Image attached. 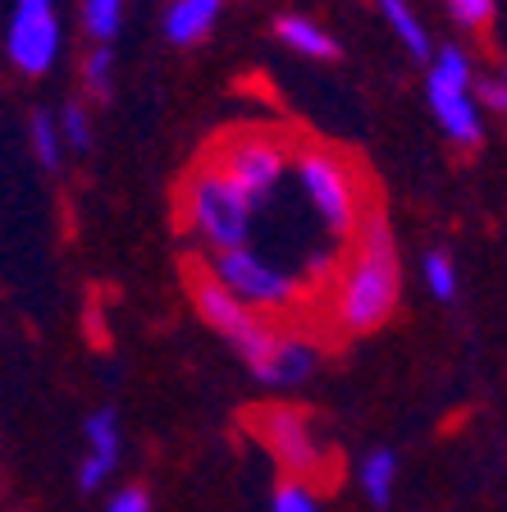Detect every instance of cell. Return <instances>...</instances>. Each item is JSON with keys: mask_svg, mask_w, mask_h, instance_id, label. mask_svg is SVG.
Listing matches in <instances>:
<instances>
[{"mask_svg": "<svg viewBox=\"0 0 507 512\" xmlns=\"http://www.w3.org/2000/svg\"><path fill=\"white\" fill-rule=\"evenodd\" d=\"M398 247H393L389 224L380 215H370L366 229H361V252L352 261V270L343 275V288H338V320L343 330L366 334L380 330L384 320L398 307Z\"/></svg>", "mask_w": 507, "mask_h": 512, "instance_id": "1", "label": "cell"}, {"mask_svg": "<svg viewBox=\"0 0 507 512\" xmlns=\"http://www.w3.org/2000/svg\"><path fill=\"white\" fill-rule=\"evenodd\" d=\"M252 211L243 192L233 188L215 165H201L188 179V220L215 252H229V247H247L252 234Z\"/></svg>", "mask_w": 507, "mask_h": 512, "instance_id": "2", "label": "cell"}, {"mask_svg": "<svg viewBox=\"0 0 507 512\" xmlns=\"http://www.w3.org/2000/svg\"><path fill=\"white\" fill-rule=\"evenodd\" d=\"M211 165L233 183V188L243 192L247 202L256 206V202H265L279 183H284L293 156H288V142L284 138L265 133V128H247V133H233V138L215 151Z\"/></svg>", "mask_w": 507, "mask_h": 512, "instance_id": "3", "label": "cell"}, {"mask_svg": "<svg viewBox=\"0 0 507 512\" xmlns=\"http://www.w3.org/2000/svg\"><path fill=\"white\" fill-rule=\"evenodd\" d=\"M471 78L476 74H471V60H466L462 46H444V51L434 55L430 83H425L439 128H444L453 142H462V147H476V142L485 138L480 106H476V96H471Z\"/></svg>", "mask_w": 507, "mask_h": 512, "instance_id": "4", "label": "cell"}, {"mask_svg": "<svg viewBox=\"0 0 507 512\" xmlns=\"http://www.w3.org/2000/svg\"><path fill=\"white\" fill-rule=\"evenodd\" d=\"M293 170H297L302 192L311 197V206L320 211V220L343 238L357 224V183H352L348 165L325 147H302L293 156Z\"/></svg>", "mask_w": 507, "mask_h": 512, "instance_id": "5", "label": "cell"}, {"mask_svg": "<svg viewBox=\"0 0 507 512\" xmlns=\"http://www.w3.org/2000/svg\"><path fill=\"white\" fill-rule=\"evenodd\" d=\"M211 275L224 284V293L243 302L247 311L265 307V311H284L293 307L297 284L293 275H284L279 266H270L265 256H256L252 247H229V252H215Z\"/></svg>", "mask_w": 507, "mask_h": 512, "instance_id": "6", "label": "cell"}, {"mask_svg": "<svg viewBox=\"0 0 507 512\" xmlns=\"http://www.w3.org/2000/svg\"><path fill=\"white\" fill-rule=\"evenodd\" d=\"M192 302H197L201 320H206L211 330H220L224 339L238 348V357H243V362L256 371V366H261V357L270 352V343H275V334L265 330L261 320H256L243 302L233 298V293H224V284L211 275V270H201V275L192 279Z\"/></svg>", "mask_w": 507, "mask_h": 512, "instance_id": "7", "label": "cell"}, {"mask_svg": "<svg viewBox=\"0 0 507 512\" xmlns=\"http://www.w3.org/2000/svg\"><path fill=\"white\" fill-rule=\"evenodd\" d=\"M10 60L19 74H46L60 55V19L55 0H14L10 19Z\"/></svg>", "mask_w": 507, "mask_h": 512, "instance_id": "8", "label": "cell"}, {"mask_svg": "<svg viewBox=\"0 0 507 512\" xmlns=\"http://www.w3.org/2000/svg\"><path fill=\"white\" fill-rule=\"evenodd\" d=\"M256 430L265 435V444L275 448V458L293 471H316L320 453H316V439H311L307 416L293 412V407H265L256 416Z\"/></svg>", "mask_w": 507, "mask_h": 512, "instance_id": "9", "label": "cell"}, {"mask_svg": "<svg viewBox=\"0 0 507 512\" xmlns=\"http://www.w3.org/2000/svg\"><path fill=\"white\" fill-rule=\"evenodd\" d=\"M83 435H87V444H92V453H87L83 467H78V485H83V490H96L119 462V421H115V412H110V407L92 412L83 421Z\"/></svg>", "mask_w": 507, "mask_h": 512, "instance_id": "10", "label": "cell"}, {"mask_svg": "<svg viewBox=\"0 0 507 512\" xmlns=\"http://www.w3.org/2000/svg\"><path fill=\"white\" fill-rule=\"evenodd\" d=\"M311 366H316V343L307 339H284V334H275V343H270V352L261 357V366H256V380L275 384V389H288V384H302L311 375Z\"/></svg>", "mask_w": 507, "mask_h": 512, "instance_id": "11", "label": "cell"}, {"mask_svg": "<svg viewBox=\"0 0 507 512\" xmlns=\"http://www.w3.org/2000/svg\"><path fill=\"white\" fill-rule=\"evenodd\" d=\"M224 0H169L165 10V37L174 46H192L215 28Z\"/></svg>", "mask_w": 507, "mask_h": 512, "instance_id": "12", "label": "cell"}, {"mask_svg": "<svg viewBox=\"0 0 507 512\" xmlns=\"http://www.w3.org/2000/svg\"><path fill=\"white\" fill-rule=\"evenodd\" d=\"M275 32H279V42L293 46V51L307 55V60H334V55H338V42H334V37H329L320 23L302 19V14H288V19H279Z\"/></svg>", "mask_w": 507, "mask_h": 512, "instance_id": "13", "label": "cell"}, {"mask_svg": "<svg viewBox=\"0 0 507 512\" xmlns=\"http://www.w3.org/2000/svg\"><path fill=\"white\" fill-rule=\"evenodd\" d=\"M380 10H384V19L393 23V32L402 37V46L425 60V55H430V37H425L421 19L412 14V0H380Z\"/></svg>", "mask_w": 507, "mask_h": 512, "instance_id": "14", "label": "cell"}, {"mask_svg": "<svg viewBox=\"0 0 507 512\" xmlns=\"http://www.w3.org/2000/svg\"><path fill=\"white\" fill-rule=\"evenodd\" d=\"M124 23V0H83V28L87 37H96V46H110V37H119Z\"/></svg>", "mask_w": 507, "mask_h": 512, "instance_id": "15", "label": "cell"}, {"mask_svg": "<svg viewBox=\"0 0 507 512\" xmlns=\"http://www.w3.org/2000/svg\"><path fill=\"white\" fill-rule=\"evenodd\" d=\"M393 476H398V453L375 448V453L366 458V467H361V480H366V494L380 503V508L393 499Z\"/></svg>", "mask_w": 507, "mask_h": 512, "instance_id": "16", "label": "cell"}, {"mask_svg": "<svg viewBox=\"0 0 507 512\" xmlns=\"http://www.w3.org/2000/svg\"><path fill=\"white\" fill-rule=\"evenodd\" d=\"M28 133H32V151H37V160H42L46 170H60L64 147H60V128H55L51 110H32Z\"/></svg>", "mask_w": 507, "mask_h": 512, "instance_id": "17", "label": "cell"}, {"mask_svg": "<svg viewBox=\"0 0 507 512\" xmlns=\"http://www.w3.org/2000/svg\"><path fill=\"white\" fill-rule=\"evenodd\" d=\"M55 128H60V147L69 151H92V119H87V110L78 106V101H69V106L55 115Z\"/></svg>", "mask_w": 507, "mask_h": 512, "instance_id": "18", "label": "cell"}, {"mask_svg": "<svg viewBox=\"0 0 507 512\" xmlns=\"http://www.w3.org/2000/svg\"><path fill=\"white\" fill-rule=\"evenodd\" d=\"M110 78H115V51L110 46H92L83 60V83L96 101H106L110 96Z\"/></svg>", "mask_w": 507, "mask_h": 512, "instance_id": "19", "label": "cell"}, {"mask_svg": "<svg viewBox=\"0 0 507 512\" xmlns=\"http://www.w3.org/2000/svg\"><path fill=\"white\" fill-rule=\"evenodd\" d=\"M425 284L439 302H453L457 298V266L448 252H430L425 256Z\"/></svg>", "mask_w": 507, "mask_h": 512, "instance_id": "20", "label": "cell"}, {"mask_svg": "<svg viewBox=\"0 0 507 512\" xmlns=\"http://www.w3.org/2000/svg\"><path fill=\"white\" fill-rule=\"evenodd\" d=\"M270 512H320V503L311 499L307 485H279V490H275V503H270Z\"/></svg>", "mask_w": 507, "mask_h": 512, "instance_id": "21", "label": "cell"}, {"mask_svg": "<svg viewBox=\"0 0 507 512\" xmlns=\"http://www.w3.org/2000/svg\"><path fill=\"white\" fill-rule=\"evenodd\" d=\"M448 10L462 28H485L494 19V0H448Z\"/></svg>", "mask_w": 507, "mask_h": 512, "instance_id": "22", "label": "cell"}, {"mask_svg": "<svg viewBox=\"0 0 507 512\" xmlns=\"http://www.w3.org/2000/svg\"><path fill=\"white\" fill-rule=\"evenodd\" d=\"M471 96L476 106H489V110H503L507 106V83L498 74H485V78H471Z\"/></svg>", "mask_w": 507, "mask_h": 512, "instance_id": "23", "label": "cell"}, {"mask_svg": "<svg viewBox=\"0 0 507 512\" xmlns=\"http://www.w3.org/2000/svg\"><path fill=\"white\" fill-rule=\"evenodd\" d=\"M106 512H151V499L147 490H119Z\"/></svg>", "mask_w": 507, "mask_h": 512, "instance_id": "24", "label": "cell"}]
</instances>
